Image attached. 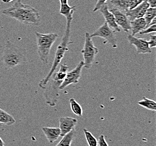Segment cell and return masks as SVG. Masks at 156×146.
I'll list each match as a JSON object with an SVG mask.
<instances>
[{"label":"cell","mask_w":156,"mask_h":146,"mask_svg":"<svg viewBox=\"0 0 156 146\" xmlns=\"http://www.w3.org/2000/svg\"><path fill=\"white\" fill-rule=\"evenodd\" d=\"M98 145L99 146H109L106 141L105 135L103 134L99 135L98 137Z\"/></svg>","instance_id":"cell-27"},{"label":"cell","mask_w":156,"mask_h":146,"mask_svg":"<svg viewBox=\"0 0 156 146\" xmlns=\"http://www.w3.org/2000/svg\"><path fill=\"white\" fill-rule=\"evenodd\" d=\"M83 131L88 146H98V140L92 133L86 129H84Z\"/></svg>","instance_id":"cell-23"},{"label":"cell","mask_w":156,"mask_h":146,"mask_svg":"<svg viewBox=\"0 0 156 146\" xmlns=\"http://www.w3.org/2000/svg\"><path fill=\"white\" fill-rule=\"evenodd\" d=\"M15 123L16 120L12 115L0 109V125H6L10 126L14 124Z\"/></svg>","instance_id":"cell-18"},{"label":"cell","mask_w":156,"mask_h":146,"mask_svg":"<svg viewBox=\"0 0 156 146\" xmlns=\"http://www.w3.org/2000/svg\"><path fill=\"white\" fill-rule=\"evenodd\" d=\"M69 70L66 64H62L59 70L53 73L47 83L43 96L47 104L51 107H55L60 99V87L65 78Z\"/></svg>","instance_id":"cell-2"},{"label":"cell","mask_w":156,"mask_h":146,"mask_svg":"<svg viewBox=\"0 0 156 146\" xmlns=\"http://www.w3.org/2000/svg\"><path fill=\"white\" fill-rule=\"evenodd\" d=\"M99 52V50L97 48L93 42L92 37L88 32L85 33V42L84 47L81 51L84 59V67L89 69L92 67L96 56Z\"/></svg>","instance_id":"cell-6"},{"label":"cell","mask_w":156,"mask_h":146,"mask_svg":"<svg viewBox=\"0 0 156 146\" xmlns=\"http://www.w3.org/2000/svg\"><path fill=\"white\" fill-rule=\"evenodd\" d=\"M110 3L114 8L124 12L129 10V0H111Z\"/></svg>","instance_id":"cell-19"},{"label":"cell","mask_w":156,"mask_h":146,"mask_svg":"<svg viewBox=\"0 0 156 146\" xmlns=\"http://www.w3.org/2000/svg\"><path fill=\"white\" fill-rule=\"evenodd\" d=\"M78 120L71 117H61L59 119L61 137H62L75 129L78 124Z\"/></svg>","instance_id":"cell-12"},{"label":"cell","mask_w":156,"mask_h":146,"mask_svg":"<svg viewBox=\"0 0 156 146\" xmlns=\"http://www.w3.org/2000/svg\"><path fill=\"white\" fill-rule=\"evenodd\" d=\"M156 34L150 36V39L148 42L150 48H154L156 46Z\"/></svg>","instance_id":"cell-28"},{"label":"cell","mask_w":156,"mask_h":146,"mask_svg":"<svg viewBox=\"0 0 156 146\" xmlns=\"http://www.w3.org/2000/svg\"><path fill=\"white\" fill-rule=\"evenodd\" d=\"M99 11L102 14L105 19L107 24L110 28L112 29L114 32H120V28L117 25L113 14L110 11L107 4H105L100 8Z\"/></svg>","instance_id":"cell-13"},{"label":"cell","mask_w":156,"mask_h":146,"mask_svg":"<svg viewBox=\"0 0 156 146\" xmlns=\"http://www.w3.org/2000/svg\"><path fill=\"white\" fill-rule=\"evenodd\" d=\"M4 3H11L14 0H1Z\"/></svg>","instance_id":"cell-30"},{"label":"cell","mask_w":156,"mask_h":146,"mask_svg":"<svg viewBox=\"0 0 156 146\" xmlns=\"http://www.w3.org/2000/svg\"><path fill=\"white\" fill-rule=\"evenodd\" d=\"M37 52L40 60L47 64L49 62L50 52L53 44L57 40L58 35L57 33L43 34L35 32Z\"/></svg>","instance_id":"cell-5"},{"label":"cell","mask_w":156,"mask_h":146,"mask_svg":"<svg viewBox=\"0 0 156 146\" xmlns=\"http://www.w3.org/2000/svg\"><path fill=\"white\" fill-rule=\"evenodd\" d=\"M109 10L114 15L117 25L122 29L125 32H129V30H131L130 21L129 20L124 12L114 7L110 9H109Z\"/></svg>","instance_id":"cell-10"},{"label":"cell","mask_w":156,"mask_h":146,"mask_svg":"<svg viewBox=\"0 0 156 146\" xmlns=\"http://www.w3.org/2000/svg\"><path fill=\"white\" fill-rule=\"evenodd\" d=\"M156 7H149L146 11V14L144 17L147 24V28L149 27V24L152 21L154 18H156Z\"/></svg>","instance_id":"cell-22"},{"label":"cell","mask_w":156,"mask_h":146,"mask_svg":"<svg viewBox=\"0 0 156 146\" xmlns=\"http://www.w3.org/2000/svg\"><path fill=\"white\" fill-rule=\"evenodd\" d=\"M27 61V54L24 49L15 46L8 40L5 44L2 56L0 62L5 70L17 68Z\"/></svg>","instance_id":"cell-3"},{"label":"cell","mask_w":156,"mask_h":146,"mask_svg":"<svg viewBox=\"0 0 156 146\" xmlns=\"http://www.w3.org/2000/svg\"><path fill=\"white\" fill-rule=\"evenodd\" d=\"M146 0H129V9H133L134 7H136L139 5L142 4L143 2H144Z\"/></svg>","instance_id":"cell-25"},{"label":"cell","mask_w":156,"mask_h":146,"mask_svg":"<svg viewBox=\"0 0 156 146\" xmlns=\"http://www.w3.org/2000/svg\"><path fill=\"white\" fill-rule=\"evenodd\" d=\"M130 26L133 36H135L136 34L139 33L143 30L147 28L146 20L144 18L136 19L130 21Z\"/></svg>","instance_id":"cell-15"},{"label":"cell","mask_w":156,"mask_h":146,"mask_svg":"<svg viewBox=\"0 0 156 146\" xmlns=\"http://www.w3.org/2000/svg\"><path fill=\"white\" fill-rule=\"evenodd\" d=\"M71 25V24H66V28L65 32L61 39L60 43L57 47V50L55 55L54 60L50 71L48 72L46 77H45V78L42 79L39 83V87L42 89H44L45 88L48 79L50 78L51 75L53 74V73H55L56 70L58 65L60 64L61 61L64 58L65 54L69 50L68 46L70 44L73 43V42H71L70 41Z\"/></svg>","instance_id":"cell-4"},{"label":"cell","mask_w":156,"mask_h":146,"mask_svg":"<svg viewBox=\"0 0 156 146\" xmlns=\"http://www.w3.org/2000/svg\"><path fill=\"white\" fill-rule=\"evenodd\" d=\"M149 7V4L146 0L134 9L130 10L129 9L127 11H125V13L129 20L130 21H132L136 19L143 18L146 11Z\"/></svg>","instance_id":"cell-11"},{"label":"cell","mask_w":156,"mask_h":146,"mask_svg":"<svg viewBox=\"0 0 156 146\" xmlns=\"http://www.w3.org/2000/svg\"><path fill=\"white\" fill-rule=\"evenodd\" d=\"M84 68V61H81L78 65L71 71H68L65 78L60 87V89L63 90L71 84H76L79 82L82 76V70Z\"/></svg>","instance_id":"cell-8"},{"label":"cell","mask_w":156,"mask_h":146,"mask_svg":"<svg viewBox=\"0 0 156 146\" xmlns=\"http://www.w3.org/2000/svg\"><path fill=\"white\" fill-rule=\"evenodd\" d=\"M61 4H68V0H60Z\"/></svg>","instance_id":"cell-31"},{"label":"cell","mask_w":156,"mask_h":146,"mask_svg":"<svg viewBox=\"0 0 156 146\" xmlns=\"http://www.w3.org/2000/svg\"><path fill=\"white\" fill-rule=\"evenodd\" d=\"M138 104L147 110L153 111L154 112L156 111V102L154 100L149 99L146 97H143L142 100L138 102Z\"/></svg>","instance_id":"cell-20"},{"label":"cell","mask_w":156,"mask_h":146,"mask_svg":"<svg viewBox=\"0 0 156 146\" xmlns=\"http://www.w3.org/2000/svg\"><path fill=\"white\" fill-rule=\"evenodd\" d=\"M42 132L51 144L56 142L61 137L60 129L52 127H43Z\"/></svg>","instance_id":"cell-14"},{"label":"cell","mask_w":156,"mask_h":146,"mask_svg":"<svg viewBox=\"0 0 156 146\" xmlns=\"http://www.w3.org/2000/svg\"><path fill=\"white\" fill-rule=\"evenodd\" d=\"M2 13L25 25L40 24L41 16L38 11L30 5L23 4L21 0H17L13 5L4 9Z\"/></svg>","instance_id":"cell-1"},{"label":"cell","mask_w":156,"mask_h":146,"mask_svg":"<svg viewBox=\"0 0 156 146\" xmlns=\"http://www.w3.org/2000/svg\"><path fill=\"white\" fill-rule=\"evenodd\" d=\"M75 6H70L68 4H61L60 14L66 19V22L69 23H72L73 20V15L74 14Z\"/></svg>","instance_id":"cell-16"},{"label":"cell","mask_w":156,"mask_h":146,"mask_svg":"<svg viewBox=\"0 0 156 146\" xmlns=\"http://www.w3.org/2000/svg\"><path fill=\"white\" fill-rule=\"evenodd\" d=\"M5 146V143H4V142L3 141L2 139L1 138V137H0V146Z\"/></svg>","instance_id":"cell-32"},{"label":"cell","mask_w":156,"mask_h":146,"mask_svg":"<svg viewBox=\"0 0 156 146\" xmlns=\"http://www.w3.org/2000/svg\"><path fill=\"white\" fill-rule=\"evenodd\" d=\"M108 0H98L97 3H96L95 7L93 9V12H96V11H99L100 8L102 7L105 4H107V1Z\"/></svg>","instance_id":"cell-26"},{"label":"cell","mask_w":156,"mask_h":146,"mask_svg":"<svg viewBox=\"0 0 156 146\" xmlns=\"http://www.w3.org/2000/svg\"><path fill=\"white\" fill-rule=\"evenodd\" d=\"M149 5V6L151 7H156V0H146Z\"/></svg>","instance_id":"cell-29"},{"label":"cell","mask_w":156,"mask_h":146,"mask_svg":"<svg viewBox=\"0 0 156 146\" xmlns=\"http://www.w3.org/2000/svg\"><path fill=\"white\" fill-rule=\"evenodd\" d=\"M70 104L71 111L75 115L79 117L83 116V111L82 106L74 98H72L70 99Z\"/></svg>","instance_id":"cell-21"},{"label":"cell","mask_w":156,"mask_h":146,"mask_svg":"<svg viewBox=\"0 0 156 146\" xmlns=\"http://www.w3.org/2000/svg\"><path fill=\"white\" fill-rule=\"evenodd\" d=\"M76 135L77 132L74 129L71 132L62 137V139L55 146H71V144L75 139Z\"/></svg>","instance_id":"cell-17"},{"label":"cell","mask_w":156,"mask_h":146,"mask_svg":"<svg viewBox=\"0 0 156 146\" xmlns=\"http://www.w3.org/2000/svg\"><path fill=\"white\" fill-rule=\"evenodd\" d=\"M90 36L92 38L97 37L103 38L105 39L103 43L110 44L113 48H116L117 47V39L115 32L110 28L106 22L90 34Z\"/></svg>","instance_id":"cell-7"},{"label":"cell","mask_w":156,"mask_h":146,"mask_svg":"<svg viewBox=\"0 0 156 146\" xmlns=\"http://www.w3.org/2000/svg\"><path fill=\"white\" fill-rule=\"evenodd\" d=\"M128 42L130 45H134L138 54H150L152 53L151 48H150L148 41L143 38H139L133 36L131 34H128L127 37Z\"/></svg>","instance_id":"cell-9"},{"label":"cell","mask_w":156,"mask_h":146,"mask_svg":"<svg viewBox=\"0 0 156 146\" xmlns=\"http://www.w3.org/2000/svg\"><path fill=\"white\" fill-rule=\"evenodd\" d=\"M156 24H153V25H150L149 27H148L147 28L144 29V30H143L140 32H139V34L140 35H143V34H147L151 33H155L156 31Z\"/></svg>","instance_id":"cell-24"}]
</instances>
